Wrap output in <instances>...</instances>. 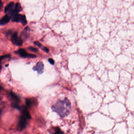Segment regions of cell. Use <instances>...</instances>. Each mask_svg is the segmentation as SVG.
<instances>
[{"label": "cell", "instance_id": "6da1fadb", "mask_svg": "<svg viewBox=\"0 0 134 134\" xmlns=\"http://www.w3.org/2000/svg\"><path fill=\"white\" fill-rule=\"evenodd\" d=\"M53 111L62 118L69 114L71 110V103L67 98L64 100H59L52 107Z\"/></svg>", "mask_w": 134, "mask_h": 134}, {"label": "cell", "instance_id": "7c38bea8", "mask_svg": "<svg viewBox=\"0 0 134 134\" xmlns=\"http://www.w3.org/2000/svg\"><path fill=\"white\" fill-rule=\"evenodd\" d=\"M28 48L30 51H32L33 52H38V49L36 48L33 47H30Z\"/></svg>", "mask_w": 134, "mask_h": 134}, {"label": "cell", "instance_id": "2e32d148", "mask_svg": "<svg viewBox=\"0 0 134 134\" xmlns=\"http://www.w3.org/2000/svg\"><path fill=\"white\" fill-rule=\"evenodd\" d=\"M42 49L43 51H45V52H47V53H48V52H49V49H48V48H47V47H43V48H42Z\"/></svg>", "mask_w": 134, "mask_h": 134}, {"label": "cell", "instance_id": "9a60e30c", "mask_svg": "<svg viewBox=\"0 0 134 134\" xmlns=\"http://www.w3.org/2000/svg\"><path fill=\"white\" fill-rule=\"evenodd\" d=\"M48 61H49V63H50V64H52V65H54V61L52 59H49Z\"/></svg>", "mask_w": 134, "mask_h": 134}, {"label": "cell", "instance_id": "ac0fdd59", "mask_svg": "<svg viewBox=\"0 0 134 134\" xmlns=\"http://www.w3.org/2000/svg\"><path fill=\"white\" fill-rule=\"evenodd\" d=\"M1 88H1V87L0 86V90H1Z\"/></svg>", "mask_w": 134, "mask_h": 134}, {"label": "cell", "instance_id": "30bf717a", "mask_svg": "<svg viewBox=\"0 0 134 134\" xmlns=\"http://www.w3.org/2000/svg\"><path fill=\"white\" fill-rule=\"evenodd\" d=\"M24 116H25V117L26 118L28 119H31V117L30 113H29L28 111L26 109H25L23 111Z\"/></svg>", "mask_w": 134, "mask_h": 134}, {"label": "cell", "instance_id": "ba28073f", "mask_svg": "<svg viewBox=\"0 0 134 134\" xmlns=\"http://www.w3.org/2000/svg\"><path fill=\"white\" fill-rule=\"evenodd\" d=\"M20 22L23 25L25 26L27 25V20L26 19V17L24 15H21Z\"/></svg>", "mask_w": 134, "mask_h": 134}, {"label": "cell", "instance_id": "5bb4252c", "mask_svg": "<svg viewBox=\"0 0 134 134\" xmlns=\"http://www.w3.org/2000/svg\"><path fill=\"white\" fill-rule=\"evenodd\" d=\"M26 104L28 106H30L32 104V102L30 100H26Z\"/></svg>", "mask_w": 134, "mask_h": 134}, {"label": "cell", "instance_id": "8992f818", "mask_svg": "<svg viewBox=\"0 0 134 134\" xmlns=\"http://www.w3.org/2000/svg\"><path fill=\"white\" fill-rule=\"evenodd\" d=\"M18 54L22 58L30 57V54H28L27 52L23 49H20L18 50Z\"/></svg>", "mask_w": 134, "mask_h": 134}, {"label": "cell", "instance_id": "4fadbf2b", "mask_svg": "<svg viewBox=\"0 0 134 134\" xmlns=\"http://www.w3.org/2000/svg\"><path fill=\"white\" fill-rule=\"evenodd\" d=\"M34 43L35 45H36V46H37V47H40V48H41V47H42L41 44L40 43H39V42H34Z\"/></svg>", "mask_w": 134, "mask_h": 134}, {"label": "cell", "instance_id": "3957f363", "mask_svg": "<svg viewBox=\"0 0 134 134\" xmlns=\"http://www.w3.org/2000/svg\"><path fill=\"white\" fill-rule=\"evenodd\" d=\"M27 125V120L25 116L22 115L20 118L19 121V126L20 128L21 129H23L25 128L26 126Z\"/></svg>", "mask_w": 134, "mask_h": 134}, {"label": "cell", "instance_id": "9c48e42d", "mask_svg": "<svg viewBox=\"0 0 134 134\" xmlns=\"http://www.w3.org/2000/svg\"><path fill=\"white\" fill-rule=\"evenodd\" d=\"M22 8L21 6L20 5V4L19 3H16L15 5V12H16V13L19 12L21 11Z\"/></svg>", "mask_w": 134, "mask_h": 134}, {"label": "cell", "instance_id": "52a82bcc", "mask_svg": "<svg viewBox=\"0 0 134 134\" xmlns=\"http://www.w3.org/2000/svg\"><path fill=\"white\" fill-rule=\"evenodd\" d=\"M14 6V3L13 2H11L6 7L4 10V12L7 13L9 11H11V10L13 8Z\"/></svg>", "mask_w": 134, "mask_h": 134}, {"label": "cell", "instance_id": "8fae6325", "mask_svg": "<svg viewBox=\"0 0 134 134\" xmlns=\"http://www.w3.org/2000/svg\"><path fill=\"white\" fill-rule=\"evenodd\" d=\"M10 94H11V96H12V98H13V99H14V100H16L17 101H19V97L16 94H15L14 93L12 92V93H10Z\"/></svg>", "mask_w": 134, "mask_h": 134}, {"label": "cell", "instance_id": "7a4b0ae2", "mask_svg": "<svg viewBox=\"0 0 134 134\" xmlns=\"http://www.w3.org/2000/svg\"><path fill=\"white\" fill-rule=\"evenodd\" d=\"M11 40L14 45L17 46H21L22 45V40L18 36L17 33H15L12 35L11 38Z\"/></svg>", "mask_w": 134, "mask_h": 134}, {"label": "cell", "instance_id": "277c9868", "mask_svg": "<svg viewBox=\"0 0 134 134\" xmlns=\"http://www.w3.org/2000/svg\"><path fill=\"white\" fill-rule=\"evenodd\" d=\"M35 70L37 71L38 73L41 74L44 70V64L42 62H39L37 63L36 66L35 67Z\"/></svg>", "mask_w": 134, "mask_h": 134}, {"label": "cell", "instance_id": "e0dca14e", "mask_svg": "<svg viewBox=\"0 0 134 134\" xmlns=\"http://www.w3.org/2000/svg\"><path fill=\"white\" fill-rule=\"evenodd\" d=\"M1 4V1L0 0V8H1V7H0V4Z\"/></svg>", "mask_w": 134, "mask_h": 134}, {"label": "cell", "instance_id": "5b68a950", "mask_svg": "<svg viewBox=\"0 0 134 134\" xmlns=\"http://www.w3.org/2000/svg\"><path fill=\"white\" fill-rule=\"evenodd\" d=\"M10 17L8 15H6L0 20V25H4L10 21Z\"/></svg>", "mask_w": 134, "mask_h": 134}]
</instances>
